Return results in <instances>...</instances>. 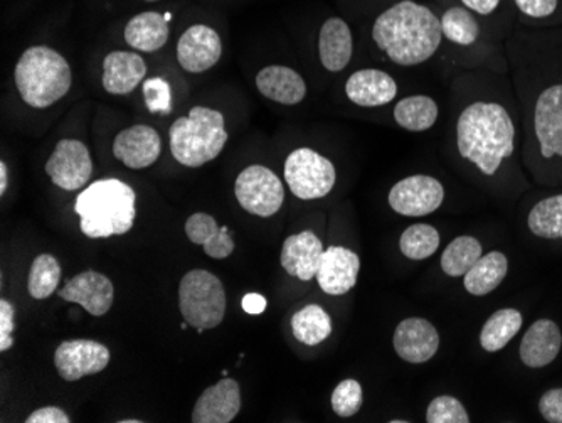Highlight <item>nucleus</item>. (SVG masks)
<instances>
[{
    "instance_id": "nucleus-1",
    "label": "nucleus",
    "mask_w": 562,
    "mask_h": 423,
    "mask_svg": "<svg viewBox=\"0 0 562 423\" xmlns=\"http://www.w3.org/2000/svg\"><path fill=\"white\" fill-rule=\"evenodd\" d=\"M441 21L415 0H401L382 12L372 27V40L391 62L418 66L428 62L441 46Z\"/></svg>"
},
{
    "instance_id": "nucleus-2",
    "label": "nucleus",
    "mask_w": 562,
    "mask_h": 423,
    "mask_svg": "<svg viewBox=\"0 0 562 423\" xmlns=\"http://www.w3.org/2000/svg\"><path fill=\"white\" fill-rule=\"evenodd\" d=\"M514 142L513 119L498 103H472L458 119V153L485 176H495L502 163L513 156Z\"/></svg>"
},
{
    "instance_id": "nucleus-3",
    "label": "nucleus",
    "mask_w": 562,
    "mask_h": 423,
    "mask_svg": "<svg viewBox=\"0 0 562 423\" xmlns=\"http://www.w3.org/2000/svg\"><path fill=\"white\" fill-rule=\"evenodd\" d=\"M135 201L134 189L119 179L93 182L75 201L81 232L88 238L125 235L135 225Z\"/></svg>"
},
{
    "instance_id": "nucleus-4",
    "label": "nucleus",
    "mask_w": 562,
    "mask_h": 423,
    "mask_svg": "<svg viewBox=\"0 0 562 423\" xmlns=\"http://www.w3.org/2000/svg\"><path fill=\"white\" fill-rule=\"evenodd\" d=\"M71 84L68 62L53 47H30L15 65V87L22 100L33 109L55 105L68 93Z\"/></svg>"
},
{
    "instance_id": "nucleus-5",
    "label": "nucleus",
    "mask_w": 562,
    "mask_h": 423,
    "mask_svg": "<svg viewBox=\"0 0 562 423\" xmlns=\"http://www.w3.org/2000/svg\"><path fill=\"white\" fill-rule=\"evenodd\" d=\"M173 159L186 167H201L223 153L227 142L223 113L206 107H194L169 131Z\"/></svg>"
},
{
    "instance_id": "nucleus-6",
    "label": "nucleus",
    "mask_w": 562,
    "mask_h": 423,
    "mask_svg": "<svg viewBox=\"0 0 562 423\" xmlns=\"http://www.w3.org/2000/svg\"><path fill=\"white\" fill-rule=\"evenodd\" d=\"M179 309L189 326L199 333L214 330L226 314L223 282L207 270L188 271L179 286Z\"/></svg>"
},
{
    "instance_id": "nucleus-7",
    "label": "nucleus",
    "mask_w": 562,
    "mask_h": 423,
    "mask_svg": "<svg viewBox=\"0 0 562 423\" xmlns=\"http://www.w3.org/2000/svg\"><path fill=\"white\" fill-rule=\"evenodd\" d=\"M285 181L293 196L303 201L322 199L336 186V167L317 151L296 148L286 157Z\"/></svg>"
},
{
    "instance_id": "nucleus-8",
    "label": "nucleus",
    "mask_w": 562,
    "mask_h": 423,
    "mask_svg": "<svg viewBox=\"0 0 562 423\" xmlns=\"http://www.w3.org/2000/svg\"><path fill=\"white\" fill-rule=\"evenodd\" d=\"M235 194L243 210L255 216L270 218L277 214L285 201L283 182L270 167H246L236 178Z\"/></svg>"
},
{
    "instance_id": "nucleus-9",
    "label": "nucleus",
    "mask_w": 562,
    "mask_h": 423,
    "mask_svg": "<svg viewBox=\"0 0 562 423\" xmlns=\"http://www.w3.org/2000/svg\"><path fill=\"white\" fill-rule=\"evenodd\" d=\"M387 201L401 216H428L443 204L445 188L437 178L418 174L396 182L387 196Z\"/></svg>"
},
{
    "instance_id": "nucleus-10",
    "label": "nucleus",
    "mask_w": 562,
    "mask_h": 423,
    "mask_svg": "<svg viewBox=\"0 0 562 423\" xmlns=\"http://www.w3.org/2000/svg\"><path fill=\"white\" fill-rule=\"evenodd\" d=\"M46 172L58 188L80 191L93 174L90 151L81 141L63 138L47 159Z\"/></svg>"
},
{
    "instance_id": "nucleus-11",
    "label": "nucleus",
    "mask_w": 562,
    "mask_h": 423,
    "mask_svg": "<svg viewBox=\"0 0 562 423\" xmlns=\"http://www.w3.org/2000/svg\"><path fill=\"white\" fill-rule=\"evenodd\" d=\"M109 363V347L91 339L65 341L55 353L56 369L65 381H78L98 375Z\"/></svg>"
},
{
    "instance_id": "nucleus-12",
    "label": "nucleus",
    "mask_w": 562,
    "mask_h": 423,
    "mask_svg": "<svg viewBox=\"0 0 562 423\" xmlns=\"http://www.w3.org/2000/svg\"><path fill=\"white\" fill-rule=\"evenodd\" d=\"M58 296L63 301L81 305L93 318H101L112 309L115 287L103 274L87 270L68 280Z\"/></svg>"
},
{
    "instance_id": "nucleus-13",
    "label": "nucleus",
    "mask_w": 562,
    "mask_h": 423,
    "mask_svg": "<svg viewBox=\"0 0 562 423\" xmlns=\"http://www.w3.org/2000/svg\"><path fill=\"white\" fill-rule=\"evenodd\" d=\"M394 352L403 361L422 365L435 358L440 349V334L423 318H407L397 324L393 337Z\"/></svg>"
},
{
    "instance_id": "nucleus-14",
    "label": "nucleus",
    "mask_w": 562,
    "mask_h": 423,
    "mask_svg": "<svg viewBox=\"0 0 562 423\" xmlns=\"http://www.w3.org/2000/svg\"><path fill=\"white\" fill-rule=\"evenodd\" d=\"M361 258L346 246H328L318 265V286L328 296H344L356 287Z\"/></svg>"
},
{
    "instance_id": "nucleus-15",
    "label": "nucleus",
    "mask_w": 562,
    "mask_h": 423,
    "mask_svg": "<svg viewBox=\"0 0 562 423\" xmlns=\"http://www.w3.org/2000/svg\"><path fill=\"white\" fill-rule=\"evenodd\" d=\"M223 43L213 27L198 24L189 27L177 43L179 65L189 73H204L217 65Z\"/></svg>"
},
{
    "instance_id": "nucleus-16",
    "label": "nucleus",
    "mask_w": 562,
    "mask_h": 423,
    "mask_svg": "<svg viewBox=\"0 0 562 423\" xmlns=\"http://www.w3.org/2000/svg\"><path fill=\"white\" fill-rule=\"evenodd\" d=\"M533 131L546 159L562 157V85L546 88L538 98Z\"/></svg>"
},
{
    "instance_id": "nucleus-17",
    "label": "nucleus",
    "mask_w": 562,
    "mask_h": 423,
    "mask_svg": "<svg viewBox=\"0 0 562 423\" xmlns=\"http://www.w3.org/2000/svg\"><path fill=\"white\" fill-rule=\"evenodd\" d=\"M162 153L159 132L148 125L125 129L113 141V156L131 169H145L156 164Z\"/></svg>"
},
{
    "instance_id": "nucleus-18",
    "label": "nucleus",
    "mask_w": 562,
    "mask_h": 423,
    "mask_svg": "<svg viewBox=\"0 0 562 423\" xmlns=\"http://www.w3.org/2000/svg\"><path fill=\"white\" fill-rule=\"evenodd\" d=\"M241 410V390L238 381L224 378L206 388L192 410L194 423H229Z\"/></svg>"
},
{
    "instance_id": "nucleus-19",
    "label": "nucleus",
    "mask_w": 562,
    "mask_h": 423,
    "mask_svg": "<svg viewBox=\"0 0 562 423\" xmlns=\"http://www.w3.org/2000/svg\"><path fill=\"white\" fill-rule=\"evenodd\" d=\"M324 255V245L314 232H302L289 236L281 248L280 264L286 274L302 282H311L317 276L318 265Z\"/></svg>"
},
{
    "instance_id": "nucleus-20",
    "label": "nucleus",
    "mask_w": 562,
    "mask_h": 423,
    "mask_svg": "<svg viewBox=\"0 0 562 423\" xmlns=\"http://www.w3.org/2000/svg\"><path fill=\"white\" fill-rule=\"evenodd\" d=\"M346 93L356 105L374 109L393 102L397 94V84L381 69H359L347 80Z\"/></svg>"
},
{
    "instance_id": "nucleus-21",
    "label": "nucleus",
    "mask_w": 562,
    "mask_h": 423,
    "mask_svg": "<svg viewBox=\"0 0 562 423\" xmlns=\"http://www.w3.org/2000/svg\"><path fill=\"white\" fill-rule=\"evenodd\" d=\"M561 346L562 334L558 324L549 319H539L524 334L520 359L529 368H544L558 358Z\"/></svg>"
},
{
    "instance_id": "nucleus-22",
    "label": "nucleus",
    "mask_w": 562,
    "mask_h": 423,
    "mask_svg": "<svg viewBox=\"0 0 562 423\" xmlns=\"http://www.w3.org/2000/svg\"><path fill=\"white\" fill-rule=\"evenodd\" d=\"M257 88L263 97L281 105H299L306 97V84L295 69L271 65L257 75Z\"/></svg>"
},
{
    "instance_id": "nucleus-23",
    "label": "nucleus",
    "mask_w": 562,
    "mask_h": 423,
    "mask_svg": "<svg viewBox=\"0 0 562 423\" xmlns=\"http://www.w3.org/2000/svg\"><path fill=\"white\" fill-rule=\"evenodd\" d=\"M147 65L137 53L113 52L103 62V88L110 94H128L145 80Z\"/></svg>"
},
{
    "instance_id": "nucleus-24",
    "label": "nucleus",
    "mask_w": 562,
    "mask_h": 423,
    "mask_svg": "<svg viewBox=\"0 0 562 423\" xmlns=\"http://www.w3.org/2000/svg\"><path fill=\"white\" fill-rule=\"evenodd\" d=\"M352 52L349 24L340 18L327 19L318 34V55L324 68L331 73L342 71L349 65Z\"/></svg>"
},
{
    "instance_id": "nucleus-25",
    "label": "nucleus",
    "mask_w": 562,
    "mask_h": 423,
    "mask_svg": "<svg viewBox=\"0 0 562 423\" xmlns=\"http://www.w3.org/2000/svg\"><path fill=\"white\" fill-rule=\"evenodd\" d=\"M186 235L194 245H201L207 257L223 260L235 252V242L227 226L217 225L211 214L195 213L186 221Z\"/></svg>"
},
{
    "instance_id": "nucleus-26",
    "label": "nucleus",
    "mask_w": 562,
    "mask_h": 423,
    "mask_svg": "<svg viewBox=\"0 0 562 423\" xmlns=\"http://www.w3.org/2000/svg\"><path fill=\"white\" fill-rule=\"evenodd\" d=\"M170 14L142 12L128 21L125 27V41L138 52H159L169 40Z\"/></svg>"
},
{
    "instance_id": "nucleus-27",
    "label": "nucleus",
    "mask_w": 562,
    "mask_h": 423,
    "mask_svg": "<svg viewBox=\"0 0 562 423\" xmlns=\"http://www.w3.org/2000/svg\"><path fill=\"white\" fill-rule=\"evenodd\" d=\"M508 271V260L502 252L482 255L479 261L463 276V286L472 296L483 297L494 292Z\"/></svg>"
},
{
    "instance_id": "nucleus-28",
    "label": "nucleus",
    "mask_w": 562,
    "mask_h": 423,
    "mask_svg": "<svg viewBox=\"0 0 562 423\" xmlns=\"http://www.w3.org/2000/svg\"><path fill=\"white\" fill-rule=\"evenodd\" d=\"M440 109L431 97L412 94L394 107V120L404 131L425 132L437 123Z\"/></svg>"
},
{
    "instance_id": "nucleus-29",
    "label": "nucleus",
    "mask_w": 562,
    "mask_h": 423,
    "mask_svg": "<svg viewBox=\"0 0 562 423\" xmlns=\"http://www.w3.org/2000/svg\"><path fill=\"white\" fill-rule=\"evenodd\" d=\"M524 318L517 309H501L485 322L480 333V346L487 353L504 349L522 327Z\"/></svg>"
},
{
    "instance_id": "nucleus-30",
    "label": "nucleus",
    "mask_w": 562,
    "mask_h": 423,
    "mask_svg": "<svg viewBox=\"0 0 562 423\" xmlns=\"http://www.w3.org/2000/svg\"><path fill=\"white\" fill-rule=\"evenodd\" d=\"M331 327L330 315L317 304L305 305L292 318L293 336L306 346L324 343L330 336Z\"/></svg>"
},
{
    "instance_id": "nucleus-31",
    "label": "nucleus",
    "mask_w": 562,
    "mask_h": 423,
    "mask_svg": "<svg viewBox=\"0 0 562 423\" xmlns=\"http://www.w3.org/2000/svg\"><path fill=\"white\" fill-rule=\"evenodd\" d=\"M482 258V243L475 236H458L441 255V270L448 277H463Z\"/></svg>"
},
{
    "instance_id": "nucleus-32",
    "label": "nucleus",
    "mask_w": 562,
    "mask_h": 423,
    "mask_svg": "<svg viewBox=\"0 0 562 423\" xmlns=\"http://www.w3.org/2000/svg\"><path fill=\"white\" fill-rule=\"evenodd\" d=\"M530 232L539 238H562V194L542 199L530 210L527 220Z\"/></svg>"
},
{
    "instance_id": "nucleus-33",
    "label": "nucleus",
    "mask_w": 562,
    "mask_h": 423,
    "mask_svg": "<svg viewBox=\"0 0 562 423\" xmlns=\"http://www.w3.org/2000/svg\"><path fill=\"white\" fill-rule=\"evenodd\" d=\"M440 243V233L435 226L416 223L401 235L400 251L409 260H426L437 254Z\"/></svg>"
},
{
    "instance_id": "nucleus-34",
    "label": "nucleus",
    "mask_w": 562,
    "mask_h": 423,
    "mask_svg": "<svg viewBox=\"0 0 562 423\" xmlns=\"http://www.w3.org/2000/svg\"><path fill=\"white\" fill-rule=\"evenodd\" d=\"M59 280H61V265L53 255L43 254L34 258L30 279H27V290L33 299L44 301L53 296L58 289Z\"/></svg>"
},
{
    "instance_id": "nucleus-35",
    "label": "nucleus",
    "mask_w": 562,
    "mask_h": 423,
    "mask_svg": "<svg viewBox=\"0 0 562 423\" xmlns=\"http://www.w3.org/2000/svg\"><path fill=\"white\" fill-rule=\"evenodd\" d=\"M443 36L458 46H472L480 36V24L467 8H450L441 15Z\"/></svg>"
},
{
    "instance_id": "nucleus-36",
    "label": "nucleus",
    "mask_w": 562,
    "mask_h": 423,
    "mask_svg": "<svg viewBox=\"0 0 562 423\" xmlns=\"http://www.w3.org/2000/svg\"><path fill=\"white\" fill-rule=\"evenodd\" d=\"M330 403L334 412L342 419L357 415L361 412L362 403H364L361 383L352 378L340 381L331 393Z\"/></svg>"
},
{
    "instance_id": "nucleus-37",
    "label": "nucleus",
    "mask_w": 562,
    "mask_h": 423,
    "mask_svg": "<svg viewBox=\"0 0 562 423\" xmlns=\"http://www.w3.org/2000/svg\"><path fill=\"white\" fill-rule=\"evenodd\" d=\"M428 423H470V415L463 403L451 394L435 398L426 410Z\"/></svg>"
},
{
    "instance_id": "nucleus-38",
    "label": "nucleus",
    "mask_w": 562,
    "mask_h": 423,
    "mask_svg": "<svg viewBox=\"0 0 562 423\" xmlns=\"http://www.w3.org/2000/svg\"><path fill=\"white\" fill-rule=\"evenodd\" d=\"M142 91L148 112L167 115L172 109V90L164 78H148L142 85Z\"/></svg>"
},
{
    "instance_id": "nucleus-39",
    "label": "nucleus",
    "mask_w": 562,
    "mask_h": 423,
    "mask_svg": "<svg viewBox=\"0 0 562 423\" xmlns=\"http://www.w3.org/2000/svg\"><path fill=\"white\" fill-rule=\"evenodd\" d=\"M14 305L2 299L0 301V352L4 353L14 346V337H12V331H14Z\"/></svg>"
},
{
    "instance_id": "nucleus-40",
    "label": "nucleus",
    "mask_w": 562,
    "mask_h": 423,
    "mask_svg": "<svg viewBox=\"0 0 562 423\" xmlns=\"http://www.w3.org/2000/svg\"><path fill=\"white\" fill-rule=\"evenodd\" d=\"M539 412L549 423H562V388L546 391L539 400Z\"/></svg>"
},
{
    "instance_id": "nucleus-41",
    "label": "nucleus",
    "mask_w": 562,
    "mask_h": 423,
    "mask_svg": "<svg viewBox=\"0 0 562 423\" xmlns=\"http://www.w3.org/2000/svg\"><path fill=\"white\" fill-rule=\"evenodd\" d=\"M522 14L542 19L552 15L558 9V0H514Z\"/></svg>"
},
{
    "instance_id": "nucleus-42",
    "label": "nucleus",
    "mask_w": 562,
    "mask_h": 423,
    "mask_svg": "<svg viewBox=\"0 0 562 423\" xmlns=\"http://www.w3.org/2000/svg\"><path fill=\"white\" fill-rule=\"evenodd\" d=\"M25 423H69L68 413L65 410L58 409V407H44V409L36 410L31 413Z\"/></svg>"
},
{
    "instance_id": "nucleus-43",
    "label": "nucleus",
    "mask_w": 562,
    "mask_h": 423,
    "mask_svg": "<svg viewBox=\"0 0 562 423\" xmlns=\"http://www.w3.org/2000/svg\"><path fill=\"white\" fill-rule=\"evenodd\" d=\"M243 309L251 315L263 314L267 311L268 302L261 293H246L243 297Z\"/></svg>"
},
{
    "instance_id": "nucleus-44",
    "label": "nucleus",
    "mask_w": 562,
    "mask_h": 423,
    "mask_svg": "<svg viewBox=\"0 0 562 423\" xmlns=\"http://www.w3.org/2000/svg\"><path fill=\"white\" fill-rule=\"evenodd\" d=\"M462 2L467 9L480 15L492 14L501 4V0H462Z\"/></svg>"
},
{
    "instance_id": "nucleus-45",
    "label": "nucleus",
    "mask_w": 562,
    "mask_h": 423,
    "mask_svg": "<svg viewBox=\"0 0 562 423\" xmlns=\"http://www.w3.org/2000/svg\"><path fill=\"white\" fill-rule=\"evenodd\" d=\"M9 185V170L8 164L0 163V194L4 196L5 191H8Z\"/></svg>"
},
{
    "instance_id": "nucleus-46",
    "label": "nucleus",
    "mask_w": 562,
    "mask_h": 423,
    "mask_svg": "<svg viewBox=\"0 0 562 423\" xmlns=\"http://www.w3.org/2000/svg\"><path fill=\"white\" fill-rule=\"evenodd\" d=\"M122 423H142V420H120Z\"/></svg>"
},
{
    "instance_id": "nucleus-47",
    "label": "nucleus",
    "mask_w": 562,
    "mask_h": 423,
    "mask_svg": "<svg viewBox=\"0 0 562 423\" xmlns=\"http://www.w3.org/2000/svg\"><path fill=\"white\" fill-rule=\"evenodd\" d=\"M145 2H157V0H145Z\"/></svg>"
}]
</instances>
